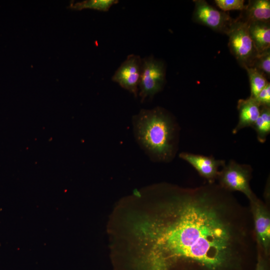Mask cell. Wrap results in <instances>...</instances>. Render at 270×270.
Instances as JSON below:
<instances>
[{"instance_id":"cell-17","label":"cell","mask_w":270,"mask_h":270,"mask_svg":"<svg viewBox=\"0 0 270 270\" xmlns=\"http://www.w3.org/2000/svg\"><path fill=\"white\" fill-rule=\"evenodd\" d=\"M216 6L223 11L246 9L244 0H216Z\"/></svg>"},{"instance_id":"cell-2","label":"cell","mask_w":270,"mask_h":270,"mask_svg":"<svg viewBox=\"0 0 270 270\" xmlns=\"http://www.w3.org/2000/svg\"><path fill=\"white\" fill-rule=\"evenodd\" d=\"M137 122L138 138L143 146L158 158H168L172 151L173 128L168 116L159 108L142 110Z\"/></svg>"},{"instance_id":"cell-18","label":"cell","mask_w":270,"mask_h":270,"mask_svg":"<svg viewBox=\"0 0 270 270\" xmlns=\"http://www.w3.org/2000/svg\"><path fill=\"white\" fill-rule=\"evenodd\" d=\"M255 100L262 106H270V84L269 82L258 93Z\"/></svg>"},{"instance_id":"cell-16","label":"cell","mask_w":270,"mask_h":270,"mask_svg":"<svg viewBox=\"0 0 270 270\" xmlns=\"http://www.w3.org/2000/svg\"><path fill=\"white\" fill-rule=\"evenodd\" d=\"M258 70L263 75L270 74V50L258 54L253 63L252 66Z\"/></svg>"},{"instance_id":"cell-11","label":"cell","mask_w":270,"mask_h":270,"mask_svg":"<svg viewBox=\"0 0 270 270\" xmlns=\"http://www.w3.org/2000/svg\"><path fill=\"white\" fill-rule=\"evenodd\" d=\"M248 30L258 54L270 50V28L268 23L248 22Z\"/></svg>"},{"instance_id":"cell-1","label":"cell","mask_w":270,"mask_h":270,"mask_svg":"<svg viewBox=\"0 0 270 270\" xmlns=\"http://www.w3.org/2000/svg\"><path fill=\"white\" fill-rule=\"evenodd\" d=\"M133 228L137 270H254L250 208L214 182L158 201Z\"/></svg>"},{"instance_id":"cell-8","label":"cell","mask_w":270,"mask_h":270,"mask_svg":"<svg viewBox=\"0 0 270 270\" xmlns=\"http://www.w3.org/2000/svg\"><path fill=\"white\" fill-rule=\"evenodd\" d=\"M194 2V17L197 22L216 30L228 31L232 22L228 14L217 10L205 0Z\"/></svg>"},{"instance_id":"cell-3","label":"cell","mask_w":270,"mask_h":270,"mask_svg":"<svg viewBox=\"0 0 270 270\" xmlns=\"http://www.w3.org/2000/svg\"><path fill=\"white\" fill-rule=\"evenodd\" d=\"M248 22L234 21L226 33L229 36L228 46L236 60L244 66L252 67L258 52L251 38Z\"/></svg>"},{"instance_id":"cell-13","label":"cell","mask_w":270,"mask_h":270,"mask_svg":"<svg viewBox=\"0 0 270 270\" xmlns=\"http://www.w3.org/2000/svg\"><path fill=\"white\" fill-rule=\"evenodd\" d=\"M252 127L256 132L258 141L264 142L270 132V106H262L260 116Z\"/></svg>"},{"instance_id":"cell-19","label":"cell","mask_w":270,"mask_h":270,"mask_svg":"<svg viewBox=\"0 0 270 270\" xmlns=\"http://www.w3.org/2000/svg\"><path fill=\"white\" fill-rule=\"evenodd\" d=\"M257 260L254 270H270L268 257L265 256L257 248Z\"/></svg>"},{"instance_id":"cell-10","label":"cell","mask_w":270,"mask_h":270,"mask_svg":"<svg viewBox=\"0 0 270 270\" xmlns=\"http://www.w3.org/2000/svg\"><path fill=\"white\" fill-rule=\"evenodd\" d=\"M238 109L239 112L238 122L233 130V134L248 126H252L258 118L260 112V106L255 98L250 97L246 100H240Z\"/></svg>"},{"instance_id":"cell-14","label":"cell","mask_w":270,"mask_h":270,"mask_svg":"<svg viewBox=\"0 0 270 270\" xmlns=\"http://www.w3.org/2000/svg\"><path fill=\"white\" fill-rule=\"evenodd\" d=\"M118 2L117 0H88L76 3L72 2L70 7L75 10L90 8L102 12H108L114 4Z\"/></svg>"},{"instance_id":"cell-6","label":"cell","mask_w":270,"mask_h":270,"mask_svg":"<svg viewBox=\"0 0 270 270\" xmlns=\"http://www.w3.org/2000/svg\"><path fill=\"white\" fill-rule=\"evenodd\" d=\"M250 202L254 232L257 248L269 258L270 251V214L268 207L257 198Z\"/></svg>"},{"instance_id":"cell-5","label":"cell","mask_w":270,"mask_h":270,"mask_svg":"<svg viewBox=\"0 0 270 270\" xmlns=\"http://www.w3.org/2000/svg\"><path fill=\"white\" fill-rule=\"evenodd\" d=\"M166 80V68L163 62L150 56L142 58L139 84L140 96L143 101L152 97L162 88Z\"/></svg>"},{"instance_id":"cell-4","label":"cell","mask_w":270,"mask_h":270,"mask_svg":"<svg viewBox=\"0 0 270 270\" xmlns=\"http://www.w3.org/2000/svg\"><path fill=\"white\" fill-rule=\"evenodd\" d=\"M251 172L249 166L231 160L228 165H224L222 170L219 172L218 177L219 184L229 192H242L250 202L252 201L256 196L250 185Z\"/></svg>"},{"instance_id":"cell-12","label":"cell","mask_w":270,"mask_h":270,"mask_svg":"<svg viewBox=\"0 0 270 270\" xmlns=\"http://www.w3.org/2000/svg\"><path fill=\"white\" fill-rule=\"evenodd\" d=\"M248 22L268 23L270 19V1L256 0L246 6Z\"/></svg>"},{"instance_id":"cell-9","label":"cell","mask_w":270,"mask_h":270,"mask_svg":"<svg viewBox=\"0 0 270 270\" xmlns=\"http://www.w3.org/2000/svg\"><path fill=\"white\" fill-rule=\"evenodd\" d=\"M180 157L191 164L198 174L208 180L210 183L214 182L218 178V167L224 165V162L216 160L212 156L195 154L188 152H182Z\"/></svg>"},{"instance_id":"cell-7","label":"cell","mask_w":270,"mask_h":270,"mask_svg":"<svg viewBox=\"0 0 270 270\" xmlns=\"http://www.w3.org/2000/svg\"><path fill=\"white\" fill-rule=\"evenodd\" d=\"M142 64V58L140 56L129 54L115 72L112 80L136 96L140 81Z\"/></svg>"},{"instance_id":"cell-15","label":"cell","mask_w":270,"mask_h":270,"mask_svg":"<svg viewBox=\"0 0 270 270\" xmlns=\"http://www.w3.org/2000/svg\"><path fill=\"white\" fill-rule=\"evenodd\" d=\"M249 77L251 98H255L258 93L266 86L268 82L261 72L254 67L245 68Z\"/></svg>"}]
</instances>
